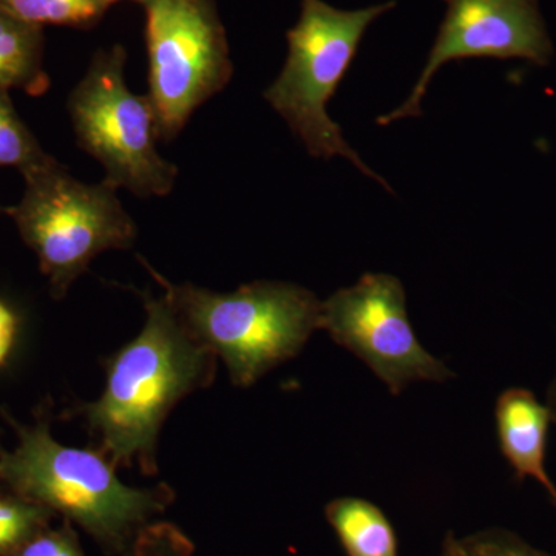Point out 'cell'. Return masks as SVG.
I'll return each instance as SVG.
<instances>
[{
    "label": "cell",
    "instance_id": "1",
    "mask_svg": "<svg viewBox=\"0 0 556 556\" xmlns=\"http://www.w3.org/2000/svg\"><path fill=\"white\" fill-rule=\"evenodd\" d=\"M141 298V332L105 361V388L75 415L97 434L98 448L116 467L138 464L146 477L159 473L156 445L164 420L179 401L207 388L217 356L182 327L164 298L131 288Z\"/></svg>",
    "mask_w": 556,
    "mask_h": 556
},
{
    "label": "cell",
    "instance_id": "2",
    "mask_svg": "<svg viewBox=\"0 0 556 556\" xmlns=\"http://www.w3.org/2000/svg\"><path fill=\"white\" fill-rule=\"evenodd\" d=\"M17 445L0 456V482L78 526L108 556H130L139 533L174 504L167 484L137 489L116 477L100 448H75L51 434L49 409L33 424L5 415Z\"/></svg>",
    "mask_w": 556,
    "mask_h": 556
},
{
    "label": "cell",
    "instance_id": "3",
    "mask_svg": "<svg viewBox=\"0 0 556 556\" xmlns=\"http://www.w3.org/2000/svg\"><path fill=\"white\" fill-rule=\"evenodd\" d=\"M190 336L222 357L233 386L248 388L298 356L320 329L321 300L287 281H254L219 294L172 283L139 257Z\"/></svg>",
    "mask_w": 556,
    "mask_h": 556
},
{
    "label": "cell",
    "instance_id": "4",
    "mask_svg": "<svg viewBox=\"0 0 556 556\" xmlns=\"http://www.w3.org/2000/svg\"><path fill=\"white\" fill-rule=\"evenodd\" d=\"M396 2L361 10H339L324 0H302V13L288 31V58L278 78L263 97L287 121L292 134L302 139L314 159L343 156L362 174L378 179L393 192L386 179L375 174L350 148L342 129L329 118L328 101L334 97L365 31Z\"/></svg>",
    "mask_w": 556,
    "mask_h": 556
},
{
    "label": "cell",
    "instance_id": "5",
    "mask_svg": "<svg viewBox=\"0 0 556 556\" xmlns=\"http://www.w3.org/2000/svg\"><path fill=\"white\" fill-rule=\"evenodd\" d=\"M22 178L24 195L5 214L38 257L54 299H64L102 252L129 249L137 240V223L104 179L86 185L54 159Z\"/></svg>",
    "mask_w": 556,
    "mask_h": 556
},
{
    "label": "cell",
    "instance_id": "6",
    "mask_svg": "<svg viewBox=\"0 0 556 556\" xmlns=\"http://www.w3.org/2000/svg\"><path fill=\"white\" fill-rule=\"evenodd\" d=\"M127 53L113 46L94 53L86 75L68 98L79 148L104 167V181L139 199L169 195L178 167L156 150L155 113L148 94L126 83Z\"/></svg>",
    "mask_w": 556,
    "mask_h": 556
},
{
    "label": "cell",
    "instance_id": "7",
    "mask_svg": "<svg viewBox=\"0 0 556 556\" xmlns=\"http://www.w3.org/2000/svg\"><path fill=\"white\" fill-rule=\"evenodd\" d=\"M144 7L148 97L159 138L170 141L226 89L233 65L215 0H149Z\"/></svg>",
    "mask_w": 556,
    "mask_h": 556
},
{
    "label": "cell",
    "instance_id": "8",
    "mask_svg": "<svg viewBox=\"0 0 556 556\" xmlns=\"http://www.w3.org/2000/svg\"><path fill=\"white\" fill-rule=\"evenodd\" d=\"M320 329L361 358L397 396L416 380L445 382L452 369L417 340L401 280L390 274H365L321 302Z\"/></svg>",
    "mask_w": 556,
    "mask_h": 556
},
{
    "label": "cell",
    "instance_id": "9",
    "mask_svg": "<svg viewBox=\"0 0 556 556\" xmlns=\"http://www.w3.org/2000/svg\"><path fill=\"white\" fill-rule=\"evenodd\" d=\"M444 21L428 54L426 67L407 101L380 116L379 126L420 115V104L431 79L442 65L468 58L525 60L546 67L554 58L540 0H442Z\"/></svg>",
    "mask_w": 556,
    "mask_h": 556
},
{
    "label": "cell",
    "instance_id": "10",
    "mask_svg": "<svg viewBox=\"0 0 556 556\" xmlns=\"http://www.w3.org/2000/svg\"><path fill=\"white\" fill-rule=\"evenodd\" d=\"M496 431L501 452L518 481L535 479L556 506V486L546 468L548 427L552 413L526 388H508L497 397Z\"/></svg>",
    "mask_w": 556,
    "mask_h": 556
},
{
    "label": "cell",
    "instance_id": "11",
    "mask_svg": "<svg viewBox=\"0 0 556 556\" xmlns=\"http://www.w3.org/2000/svg\"><path fill=\"white\" fill-rule=\"evenodd\" d=\"M50 84L43 68L42 28L0 9V91L21 90L40 97Z\"/></svg>",
    "mask_w": 556,
    "mask_h": 556
},
{
    "label": "cell",
    "instance_id": "12",
    "mask_svg": "<svg viewBox=\"0 0 556 556\" xmlns=\"http://www.w3.org/2000/svg\"><path fill=\"white\" fill-rule=\"evenodd\" d=\"M325 518L348 556H397L396 532L376 504L338 497L325 507Z\"/></svg>",
    "mask_w": 556,
    "mask_h": 556
},
{
    "label": "cell",
    "instance_id": "13",
    "mask_svg": "<svg viewBox=\"0 0 556 556\" xmlns=\"http://www.w3.org/2000/svg\"><path fill=\"white\" fill-rule=\"evenodd\" d=\"M0 9L25 24L90 28L110 5L105 0H0Z\"/></svg>",
    "mask_w": 556,
    "mask_h": 556
},
{
    "label": "cell",
    "instance_id": "14",
    "mask_svg": "<svg viewBox=\"0 0 556 556\" xmlns=\"http://www.w3.org/2000/svg\"><path fill=\"white\" fill-rule=\"evenodd\" d=\"M53 160L21 118L9 91H0V167H14L21 175Z\"/></svg>",
    "mask_w": 556,
    "mask_h": 556
},
{
    "label": "cell",
    "instance_id": "15",
    "mask_svg": "<svg viewBox=\"0 0 556 556\" xmlns=\"http://www.w3.org/2000/svg\"><path fill=\"white\" fill-rule=\"evenodd\" d=\"M56 514L50 508L0 490V556H10L28 538L51 526Z\"/></svg>",
    "mask_w": 556,
    "mask_h": 556
},
{
    "label": "cell",
    "instance_id": "16",
    "mask_svg": "<svg viewBox=\"0 0 556 556\" xmlns=\"http://www.w3.org/2000/svg\"><path fill=\"white\" fill-rule=\"evenodd\" d=\"M130 556H200L195 544L177 525L150 522L141 533Z\"/></svg>",
    "mask_w": 556,
    "mask_h": 556
},
{
    "label": "cell",
    "instance_id": "17",
    "mask_svg": "<svg viewBox=\"0 0 556 556\" xmlns=\"http://www.w3.org/2000/svg\"><path fill=\"white\" fill-rule=\"evenodd\" d=\"M457 541L464 556H551L506 529L481 530Z\"/></svg>",
    "mask_w": 556,
    "mask_h": 556
},
{
    "label": "cell",
    "instance_id": "18",
    "mask_svg": "<svg viewBox=\"0 0 556 556\" xmlns=\"http://www.w3.org/2000/svg\"><path fill=\"white\" fill-rule=\"evenodd\" d=\"M10 556H86L75 526L62 521L60 527H46L28 538Z\"/></svg>",
    "mask_w": 556,
    "mask_h": 556
},
{
    "label": "cell",
    "instance_id": "19",
    "mask_svg": "<svg viewBox=\"0 0 556 556\" xmlns=\"http://www.w3.org/2000/svg\"><path fill=\"white\" fill-rule=\"evenodd\" d=\"M20 318L7 303L0 300V367L9 361L14 342H16Z\"/></svg>",
    "mask_w": 556,
    "mask_h": 556
},
{
    "label": "cell",
    "instance_id": "20",
    "mask_svg": "<svg viewBox=\"0 0 556 556\" xmlns=\"http://www.w3.org/2000/svg\"><path fill=\"white\" fill-rule=\"evenodd\" d=\"M441 556H464L463 552H460L459 541H457V538L453 535V533H448V535L445 536Z\"/></svg>",
    "mask_w": 556,
    "mask_h": 556
},
{
    "label": "cell",
    "instance_id": "21",
    "mask_svg": "<svg viewBox=\"0 0 556 556\" xmlns=\"http://www.w3.org/2000/svg\"><path fill=\"white\" fill-rule=\"evenodd\" d=\"M547 407L551 409L552 420L556 424V376L555 379L552 380L551 388H548Z\"/></svg>",
    "mask_w": 556,
    "mask_h": 556
},
{
    "label": "cell",
    "instance_id": "22",
    "mask_svg": "<svg viewBox=\"0 0 556 556\" xmlns=\"http://www.w3.org/2000/svg\"><path fill=\"white\" fill-rule=\"evenodd\" d=\"M105 2H108L109 5L112 7L113 3L124 2V0H105ZM130 2H138V3H142V5H144V3H148L149 0H130Z\"/></svg>",
    "mask_w": 556,
    "mask_h": 556
},
{
    "label": "cell",
    "instance_id": "23",
    "mask_svg": "<svg viewBox=\"0 0 556 556\" xmlns=\"http://www.w3.org/2000/svg\"><path fill=\"white\" fill-rule=\"evenodd\" d=\"M7 207L0 206V214H5Z\"/></svg>",
    "mask_w": 556,
    "mask_h": 556
},
{
    "label": "cell",
    "instance_id": "24",
    "mask_svg": "<svg viewBox=\"0 0 556 556\" xmlns=\"http://www.w3.org/2000/svg\"><path fill=\"white\" fill-rule=\"evenodd\" d=\"M2 453H3V450H2V447H0V456H2Z\"/></svg>",
    "mask_w": 556,
    "mask_h": 556
}]
</instances>
